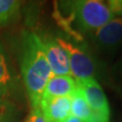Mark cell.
Masks as SVG:
<instances>
[{
    "instance_id": "1",
    "label": "cell",
    "mask_w": 122,
    "mask_h": 122,
    "mask_svg": "<svg viewBox=\"0 0 122 122\" xmlns=\"http://www.w3.org/2000/svg\"><path fill=\"white\" fill-rule=\"evenodd\" d=\"M55 12L60 25L76 39L96 33L114 18L108 5L100 0L56 2Z\"/></svg>"
},
{
    "instance_id": "2",
    "label": "cell",
    "mask_w": 122,
    "mask_h": 122,
    "mask_svg": "<svg viewBox=\"0 0 122 122\" xmlns=\"http://www.w3.org/2000/svg\"><path fill=\"white\" fill-rule=\"evenodd\" d=\"M20 73L30 106L39 108L44 89L52 76V70L40 36L32 30H25L21 35Z\"/></svg>"
},
{
    "instance_id": "3",
    "label": "cell",
    "mask_w": 122,
    "mask_h": 122,
    "mask_svg": "<svg viewBox=\"0 0 122 122\" xmlns=\"http://www.w3.org/2000/svg\"><path fill=\"white\" fill-rule=\"evenodd\" d=\"M56 40L67 53L69 59L70 74L72 77H76L77 81H81L94 78L97 75V62L89 52L81 46L74 45L65 38L57 37Z\"/></svg>"
},
{
    "instance_id": "4",
    "label": "cell",
    "mask_w": 122,
    "mask_h": 122,
    "mask_svg": "<svg viewBox=\"0 0 122 122\" xmlns=\"http://www.w3.org/2000/svg\"><path fill=\"white\" fill-rule=\"evenodd\" d=\"M92 41L99 52L113 56L122 49V17L113 18L93 34Z\"/></svg>"
},
{
    "instance_id": "5",
    "label": "cell",
    "mask_w": 122,
    "mask_h": 122,
    "mask_svg": "<svg viewBox=\"0 0 122 122\" xmlns=\"http://www.w3.org/2000/svg\"><path fill=\"white\" fill-rule=\"evenodd\" d=\"M46 58L55 75H71L67 53L61 47L56 38L40 37Z\"/></svg>"
},
{
    "instance_id": "6",
    "label": "cell",
    "mask_w": 122,
    "mask_h": 122,
    "mask_svg": "<svg viewBox=\"0 0 122 122\" xmlns=\"http://www.w3.org/2000/svg\"><path fill=\"white\" fill-rule=\"evenodd\" d=\"M20 82L8 55L0 41V98L10 100L18 96Z\"/></svg>"
},
{
    "instance_id": "7",
    "label": "cell",
    "mask_w": 122,
    "mask_h": 122,
    "mask_svg": "<svg viewBox=\"0 0 122 122\" xmlns=\"http://www.w3.org/2000/svg\"><path fill=\"white\" fill-rule=\"evenodd\" d=\"M76 83L82 91V94L91 110L110 113L108 99H107L100 83L96 79H81V81H76Z\"/></svg>"
},
{
    "instance_id": "8",
    "label": "cell",
    "mask_w": 122,
    "mask_h": 122,
    "mask_svg": "<svg viewBox=\"0 0 122 122\" xmlns=\"http://www.w3.org/2000/svg\"><path fill=\"white\" fill-rule=\"evenodd\" d=\"M70 97L55 98L40 102L39 109L46 122H63L71 113Z\"/></svg>"
},
{
    "instance_id": "9",
    "label": "cell",
    "mask_w": 122,
    "mask_h": 122,
    "mask_svg": "<svg viewBox=\"0 0 122 122\" xmlns=\"http://www.w3.org/2000/svg\"><path fill=\"white\" fill-rule=\"evenodd\" d=\"M76 87L77 83L71 75H53L49 78L45 86L41 101L62 97H71Z\"/></svg>"
},
{
    "instance_id": "10",
    "label": "cell",
    "mask_w": 122,
    "mask_h": 122,
    "mask_svg": "<svg viewBox=\"0 0 122 122\" xmlns=\"http://www.w3.org/2000/svg\"><path fill=\"white\" fill-rule=\"evenodd\" d=\"M22 2L17 0H0V26H7L17 21L21 14Z\"/></svg>"
},
{
    "instance_id": "11",
    "label": "cell",
    "mask_w": 122,
    "mask_h": 122,
    "mask_svg": "<svg viewBox=\"0 0 122 122\" xmlns=\"http://www.w3.org/2000/svg\"><path fill=\"white\" fill-rule=\"evenodd\" d=\"M71 100V114L78 119H81L82 122H86L91 115L92 110L87 105V103L85 99V96L82 94L81 87H77L73 92V94L70 97Z\"/></svg>"
},
{
    "instance_id": "12",
    "label": "cell",
    "mask_w": 122,
    "mask_h": 122,
    "mask_svg": "<svg viewBox=\"0 0 122 122\" xmlns=\"http://www.w3.org/2000/svg\"><path fill=\"white\" fill-rule=\"evenodd\" d=\"M20 109L12 101L0 98V122H16Z\"/></svg>"
},
{
    "instance_id": "13",
    "label": "cell",
    "mask_w": 122,
    "mask_h": 122,
    "mask_svg": "<svg viewBox=\"0 0 122 122\" xmlns=\"http://www.w3.org/2000/svg\"><path fill=\"white\" fill-rule=\"evenodd\" d=\"M113 78L115 81V87L116 90H122V56L120 59L115 63V65L112 68Z\"/></svg>"
},
{
    "instance_id": "14",
    "label": "cell",
    "mask_w": 122,
    "mask_h": 122,
    "mask_svg": "<svg viewBox=\"0 0 122 122\" xmlns=\"http://www.w3.org/2000/svg\"><path fill=\"white\" fill-rule=\"evenodd\" d=\"M86 122H110V113L93 111L92 110L89 119Z\"/></svg>"
},
{
    "instance_id": "15",
    "label": "cell",
    "mask_w": 122,
    "mask_h": 122,
    "mask_svg": "<svg viewBox=\"0 0 122 122\" xmlns=\"http://www.w3.org/2000/svg\"><path fill=\"white\" fill-rule=\"evenodd\" d=\"M24 122H46V121L39 108H32V111L26 116Z\"/></svg>"
},
{
    "instance_id": "16",
    "label": "cell",
    "mask_w": 122,
    "mask_h": 122,
    "mask_svg": "<svg viewBox=\"0 0 122 122\" xmlns=\"http://www.w3.org/2000/svg\"><path fill=\"white\" fill-rule=\"evenodd\" d=\"M107 4L114 15L116 14L122 16V0H109Z\"/></svg>"
},
{
    "instance_id": "17",
    "label": "cell",
    "mask_w": 122,
    "mask_h": 122,
    "mask_svg": "<svg viewBox=\"0 0 122 122\" xmlns=\"http://www.w3.org/2000/svg\"><path fill=\"white\" fill-rule=\"evenodd\" d=\"M63 122H82V121H81V119H78V118H76V117H74V116L70 115L69 117H67Z\"/></svg>"
},
{
    "instance_id": "18",
    "label": "cell",
    "mask_w": 122,
    "mask_h": 122,
    "mask_svg": "<svg viewBox=\"0 0 122 122\" xmlns=\"http://www.w3.org/2000/svg\"><path fill=\"white\" fill-rule=\"evenodd\" d=\"M118 94H119V96L121 97V100H122V90H118Z\"/></svg>"
},
{
    "instance_id": "19",
    "label": "cell",
    "mask_w": 122,
    "mask_h": 122,
    "mask_svg": "<svg viewBox=\"0 0 122 122\" xmlns=\"http://www.w3.org/2000/svg\"><path fill=\"white\" fill-rule=\"evenodd\" d=\"M119 122H122V121H119Z\"/></svg>"
}]
</instances>
